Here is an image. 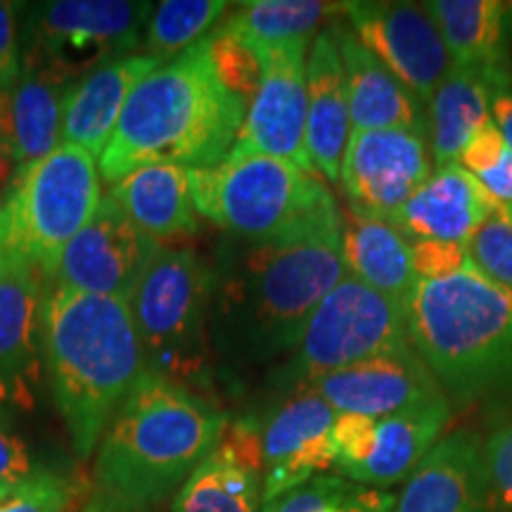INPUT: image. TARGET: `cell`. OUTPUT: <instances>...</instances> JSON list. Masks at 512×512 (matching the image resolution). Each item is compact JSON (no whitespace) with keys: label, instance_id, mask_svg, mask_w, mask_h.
<instances>
[{"label":"cell","instance_id":"1","mask_svg":"<svg viewBox=\"0 0 512 512\" xmlns=\"http://www.w3.org/2000/svg\"><path fill=\"white\" fill-rule=\"evenodd\" d=\"M344 275L342 219L264 242L228 235L211 266L214 358L240 370L290 356Z\"/></svg>","mask_w":512,"mask_h":512},{"label":"cell","instance_id":"2","mask_svg":"<svg viewBox=\"0 0 512 512\" xmlns=\"http://www.w3.org/2000/svg\"><path fill=\"white\" fill-rule=\"evenodd\" d=\"M245 114V102L216 74L204 36L133 88L100 155V174L114 185L147 164H219L233 150Z\"/></svg>","mask_w":512,"mask_h":512},{"label":"cell","instance_id":"3","mask_svg":"<svg viewBox=\"0 0 512 512\" xmlns=\"http://www.w3.org/2000/svg\"><path fill=\"white\" fill-rule=\"evenodd\" d=\"M226 422L204 394L143 373L95 448V491L133 512H150L211 456Z\"/></svg>","mask_w":512,"mask_h":512},{"label":"cell","instance_id":"4","mask_svg":"<svg viewBox=\"0 0 512 512\" xmlns=\"http://www.w3.org/2000/svg\"><path fill=\"white\" fill-rule=\"evenodd\" d=\"M41 354L74 451L88 458L145 373L128 302L48 283L41 297Z\"/></svg>","mask_w":512,"mask_h":512},{"label":"cell","instance_id":"5","mask_svg":"<svg viewBox=\"0 0 512 512\" xmlns=\"http://www.w3.org/2000/svg\"><path fill=\"white\" fill-rule=\"evenodd\" d=\"M408 337L451 406L512 394V292L472 268L420 280Z\"/></svg>","mask_w":512,"mask_h":512},{"label":"cell","instance_id":"6","mask_svg":"<svg viewBox=\"0 0 512 512\" xmlns=\"http://www.w3.org/2000/svg\"><path fill=\"white\" fill-rule=\"evenodd\" d=\"M188 174L195 211L230 238L264 242L342 219L328 188L285 159L228 155Z\"/></svg>","mask_w":512,"mask_h":512},{"label":"cell","instance_id":"7","mask_svg":"<svg viewBox=\"0 0 512 512\" xmlns=\"http://www.w3.org/2000/svg\"><path fill=\"white\" fill-rule=\"evenodd\" d=\"M145 373L195 389L209 382L211 266L188 247H162L128 299ZM197 392V389H195Z\"/></svg>","mask_w":512,"mask_h":512},{"label":"cell","instance_id":"8","mask_svg":"<svg viewBox=\"0 0 512 512\" xmlns=\"http://www.w3.org/2000/svg\"><path fill=\"white\" fill-rule=\"evenodd\" d=\"M100 200L95 157L83 147L60 145L12 176L0 202V247L48 283L64 247L86 226Z\"/></svg>","mask_w":512,"mask_h":512},{"label":"cell","instance_id":"9","mask_svg":"<svg viewBox=\"0 0 512 512\" xmlns=\"http://www.w3.org/2000/svg\"><path fill=\"white\" fill-rule=\"evenodd\" d=\"M403 349H411L408 313L347 273L313 311L273 382L290 394L302 392L318 377Z\"/></svg>","mask_w":512,"mask_h":512},{"label":"cell","instance_id":"10","mask_svg":"<svg viewBox=\"0 0 512 512\" xmlns=\"http://www.w3.org/2000/svg\"><path fill=\"white\" fill-rule=\"evenodd\" d=\"M133 0H50L29 5L22 64H41L76 81L100 64L131 55L152 15Z\"/></svg>","mask_w":512,"mask_h":512},{"label":"cell","instance_id":"11","mask_svg":"<svg viewBox=\"0 0 512 512\" xmlns=\"http://www.w3.org/2000/svg\"><path fill=\"white\" fill-rule=\"evenodd\" d=\"M451 415L453 406L446 394L382 418L337 413L332 425L335 470L339 477L375 489L399 484L432 451Z\"/></svg>","mask_w":512,"mask_h":512},{"label":"cell","instance_id":"12","mask_svg":"<svg viewBox=\"0 0 512 512\" xmlns=\"http://www.w3.org/2000/svg\"><path fill=\"white\" fill-rule=\"evenodd\" d=\"M261 79L230 155H266L316 176L306 147V53L309 43L254 50Z\"/></svg>","mask_w":512,"mask_h":512},{"label":"cell","instance_id":"13","mask_svg":"<svg viewBox=\"0 0 512 512\" xmlns=\"http://www.w3.org/2000/svg\"><path fill=\"white\" fill-rule=\"evenodd\" d=\"M159 249L162 245L147 238L107 195L86 226L64 247L48 283L72 292L128 302Z\"/></svg>","mask_w":512,"mask_h":512},{"label":"cell","instance_id":"14","mask_svg":"<svg viewBox=\"0 0 512 512\" xmlns=\"http://www.w3.org/2000/svg\"><path fill=\"white\" fill-rule=\"evenodd\" d=\"M344 17L358 41L399 79L403 86L430 105L434 93L451 74L446 43L425 5L418 3H344Z\"/></svg>","mask_w":512,"mask_h":512},{"label":"cell","instance_id":"15","mask_svg":"<svg viewBox=\"0 0 512 512\" xmlns=\"http://www.w3.org/2000/svg\"><path fill=\"white\" fill-rule=\"evenodd\" d=\"M430 138L382 128L351 131L342 159L349 207L389 221L432 176Z\"/></svg>","mask_w":512,"mask_h":512},{"label":"cell","instance_id":"16","mask_svg":"<svg viewBox=\"0 0 512 512\" xmlns=\"http://www.w3.org/2000/svg\"><path fill=\"white\" fill-rule=\"evenodd\" d=\"M335 420V408L311 389L287 394L261 427V503L335 467Z\"/></svg>","mask_w":512,"mask_h":512},{"label":"cell","instance_id":"17","mask_svg":"<svg viewBox=\"0 0 512 512\" xmlns=\"http://www.w3.org/2000/svg\"><path fill=\"white\" fill-rule=\"evenodd\" d=\"M43 278L0 247V403L29 406L41 377Z\"/></svg>","mask_w":512,"mask_h":512},{"label":"cell","instance_id":"18","mask_svg":"<svg viewBox=\"0 0 512 512\" xmlns=\"http://www.w3.org/2000/svg\"><path fill=\"white\" fill-rule=\"evenodd\" d=\"M306 389L328 401L335 413H358L368 418H382L444 394L413 347L335 370L318 377Z\"/></svg>","mask_w":512,"mask_h":512},{"label":"cell","instance_id":"19","mask_svg":"<svg viewBox=\"0 0 512 512\" xmlns=\"http://www.w3.org/2000/svg\"><path fill=\"white\" fill-rule=\"evenodd\" d=\"M330 31L342 57L351 131L396 128L430 138L427 107L358 41L347 22L335 17Z\"/></svg>","mask_w":512,"mask_h":512},{"label":"cell","instance_id":"20","mask_svg":"<svg viewBox=\"0 0 512 512\" xmlns=\"http://www.w3.org/2000/svg\"><path fill=\"white\" fill-rule=\"evenodd\" d=\"M72 83L41 64L24 62L17 79L0 91V150L15 174L62 145L64 100Z\"/></svg>","mask_w":512,"mask_h":512},{"label":"cell","instance_id":"21","mask_svg":"<svg viewBox=\"0 0 512 512\" xmlns=\"http://www.w3.org/2000/svg\"><path fill=\"white\" fill-rule=\"evenodd\" d=\"M475 430L441 437L406 479L392 512H491Z\"/></svg>","mask_w":512,"mask_h":512},{"label":"cell","instance_id":"22","mask_svg":"<svg viewBox=\"0 0 512 512\" xmlns=\"http://www.w3.org/2000/svg\"><path fill=\"white\" fill-rule=\"evenodd\" d=\"M494 197L460 164L437 169L389 219L408 240H448L465 245L496 214Z\"/></svg>","mask_w":512,"mask_h":512},{"label":"cell","instance_id":"23","mask_svg":"<svg viewBox=\"0 0 512 512\" xmlns=\"http://www.w3.org/2000/svg\"><path fill=\"white\" fill-rule=\"evenodd\" d=\"M306 147L313 169L328 183H339L351 136V117L342 57L330 27L318 31L306 60Z\"/></svg>","mask_w":512,"mask_h":512},{"label":"cell","instance_id":"24","mask_svg":"<svg viewBox=\"0 0 512 512\" xmlns=\"http://www.w3.org/2000/svg\"><path fill=\"white\" fill-rule=\"evenodd\" d=\"M155 67L157 60L133 53L76 79L64 100L62 145L83 147L93 157L102 155L117 131L128 95Z\"/></svg>","mask_w":512,"mask_h":512},{"label":"cell","instance_id":"25","mask_svg":"<svg viewBox=\"0 0 512 512\" xmlns=\"http://www.w3.org/2000/svg\"><path fill=\"white\" fill-rule=\"evenodd\" d=\"M444 38L448 57L456 69L475 72L491 88L512 86V69L505 41L508 3L496 0H432L425 3Z\"/></svg>","mask_w":512,"mask_h":512},{"label":"cell","instance_id":"26","mask_svg":"<svg viewBox=\"0 0 512 512\" xmlns=\"http://www.w3.org/2000/svg\"><path fill=\"white\" fill-rule=\"evenodd\" d=\"M342 256L347 273L408 313L420 278L411 240L389 221L354 207L342 211Z\"/></svg>","mask_w":512,"mask_h":512},{"label":"cell","instance_id":"27","mask_svg":"<svg viewBox=\"0 0 512 512\" xmlns=\"http://www.w3.org/2000/svg\"><path fill=\"white\" fill-rule=\"evenodd\" d=\"M110 197L147 238L159 245L197 230V211L185 166H140L112 185Z\"/></svg>","mask_w":512,"mask_h":512},{"label":"cell","instance_id":"28","mask_svg":"<svg viewBox=\"0 0 512 512\" xmlns=\"http://www.w3.org/2000/svg\"><path fill=\"white\" fill-rule=\"evenodd\" d=\"M494 88L482 76L465 69H451L427 105L430 117V150L437 169L458 164L460 152L491 119Z\"/></svg>","mask_w":512,"mask_h":512},{"label":"cell","instance_id":"29","mask_svg":"<svg viewBox=\"0 0 512 512\" xmlns=\"http://www.w3.org/2000/svg\"><path fill=\"white\" fill-rule=\"evenodd\" d=\"M344 15V3L320 0H252L240 3L223 29L238 36L252 50L306 41L328 17Z\"/></svg>","mask_w":512,"mask_h":512},{"label":"cell","instance_id":"30","mask_svg":"<svg viewBox=\"0 0 512 512\" xmlns=\"http://www.w3.org/2000/svg\"><path fill=\"white\" fill-rule=\"evenodd\" d=\"M261 508L259 472L216 448L171 501V512H261Z\"/></svg>","mask_w":512,"mask_h":512},{"label":"cell","instance_id":"31","mask_svg":"<svg viewBox=\"0 0 512 512\" xmlns=\"http://www.w3.org/2000/svg\"><path fill=\"white\" fill-rule=\"evenodd\" d=\"M226 8L223 0H164L145 27V55L159 64L174 60L209 36Z\"/></svg>","mask_w":512,"mask_h":512},{"label":"cell","instance_id":"32","mask_svg":"<svg viewBox=\"0 0 512 512\" xmlns=\"http://www.w3.org/2000/svg\"><path fill=\"white\" fill-rule=\"evenodd\" d=\"M396 498L384 489L339 475H318L266 503L261 512H392Z\"/></svg>","mask_w":512,"mask_h":512},{"label":"cell","instance_id":"33","mask_svg":"<svg viewBox=\"0 0 512 512\" xmlns=\"http://www.w3.org/2000/svg\"><path fill=\"white\" fill-rule=\"evenodd\" d=\"M467 261L486 280L512 292V223L501 211L489 216L465 242Z\"/></svg>","mask_w":512,"mask_h":512},{"label":"cell","instance_id":"34","mask_svg":"<svg viewBox=\"0 0 512 512\" xmlns=\"http://www.w3.org/2000/svg\"><path fill=\"white\" fill-rule=\"evenodd\" d=\"M207 41L211 62H214V69L223 81V86H226L230 93L238 95V98L249 107L261 79L259 57H256V53L247 46V43H242L238 36H233L223 27L211 31Z\"/></svg>","mask_w":512,"mask_h":512},{"label":"cell","instance_id":"35","mask_svg":"<svg viewBox=\"0 0 512 512\" xmlns=\"http://www.w3.org/2000/svg\"><path fill=\"white\" fill-rule=\"evenodd\" d=\"M74 486L55 470H34L0 496V512H67Z\"/></svg>","mask_w":512,"mask_h":512},{"label":"cell","instance_id":"36","mask_svg":"<svg viewBox=\"0 0 512 512\" xmlns=\"http://www.w3.org/2000/svg\"><path fill=\"white\" fill-rule=\"evenodd\" d=\"M482 463L491 512H512V422L484 441Z\"/></svg>","mask_w":512,"mask_h":512},{"label":"cell","instance_id":"37","mask_svg":"<svg viewBox=\"0 0 512 512\" xmlns=\"http://www.w3.org/2000/svg\"><path fill=\"white\" fill-rule=\"evenodd\" d=\"M413 268L420 280H441L467 266L465 245L448 240H413Z\"/></svg>","mask_w":512,"mask_h":512},{"label":"cell","instance_id":"38","mask_svg":"<svg viewBox=\"0 0 512 512\" xmlns=\"http://www.w3.org/2000/svg\"><path fill=\"white\" fill-rule=\"evenodd\" d=\"M505 152H508V143H505L501 128L494 124V119H489L482 128H477L470 143L463 147L458 164L472 176H482L498 166Z\"/></svg>","mask_w":512,"mask_h":512},{"label":"cell","instance_id":"39","mask_svg":"<svg viewBox=\"0 0 512 512\" xmlns=\"http://www.w3.org/2000/svg\"><path fill=\"white\" fill-rule=\"evenodd\" d=\"M22 8L24 5L0 0V91L22 72V41L17 29V15Z\"/></svg>","mask_w":512,"mask_h":512},{"label":"cell","instance_id":"40","mask_svg":"<svg viewBox=\"0 0 512 512\" xmlns=\"http://www.w3.org/2000/svg\"><path fill=\"white\" fill-rule=\"evenodd\" d=\"M31 472H34V465H31L27 444L0 422V489H12L24 482Z\"/></svg>","mask_w":512,"mask_h":512},{"label":"cell","instance_id":"41","mask_svg":"<svg viewBox=\"0 0 512 512\" xmlns=\"http://www.w3.org/2000/svg\"><path fill=\"white\" fill-rule=\"evenodd\" d=\"M475 178L484 185L486 192L494 197L496 209L501 211V214L510 216L512 214V152H510V147H508V152L503 155L501 162H498V166H494L491 171H486V174L475 176Z\"/></svg>","mask_w":512,"mask_h":512},{"label":"cell","instance_id":"42","mask_svg":"<svg viewBox=\"0 0 512 512\" xmlns=\"http://www.w3.org/2000/svg\"><path fill=\"white\" fill-rule=\"evenodd\" d=\"M491 119L501 128L505 143L512 152V86L494 93V98H491Z\"/></svg>","mask_w":512,"mask_h":512},{"label":"cell","instance_id":"43","mask_svg":"<svg viewBox=\"0 0 512 512\" xmlns=\"http://www.w3.org/2000/svg\"><path fill=\"white\" fill-rule=\"evenodd\" d=\"M81 512H133V510L124 508V505L117 503V501H112V498L102 496L100 491H93V496L88 498Z\"/></svg>","mask_w":512,"mask_h":512},{"label":"cell","instance_id":"44","mask_svg":"<svg viewBox=\"0 0 512 512\" xmlns=\"http://www.w3.org/2000/svg\"><path fill=\"white\" fill-rule=\"evenodd\" d=\"M8 171H15V169H12L10 159L3 155V150H0V183L5 181V176H8Z\"/></svg>","mask_w":512,"mask_h":512},{"label":"cell","instance_id":"45","mask_svg":"<svg viewBox=\"0 0 512 512\" xmlns=\"http://www.w3.org/2000/svg\"><path fill=\"white\" fill-rule=\"evenodd\" d=\"M8 491H10V489H0V496H5V494H8Z\"/></svg>","mask_w":512,"mask_h":512},{"label":"cell","instance_id":"46","mask_svg":"<svg viewBox=\"0 0 512 512\" xmlns=\"http://www.w3.org/2000/svg\"><path fill=\"white\" fill-rule=\"evenodd\" d=\"M508 10H510V17H512V3H510V5H508Z\"/></svg>","mask_w":512,"mask_h":512}]
</instances>
